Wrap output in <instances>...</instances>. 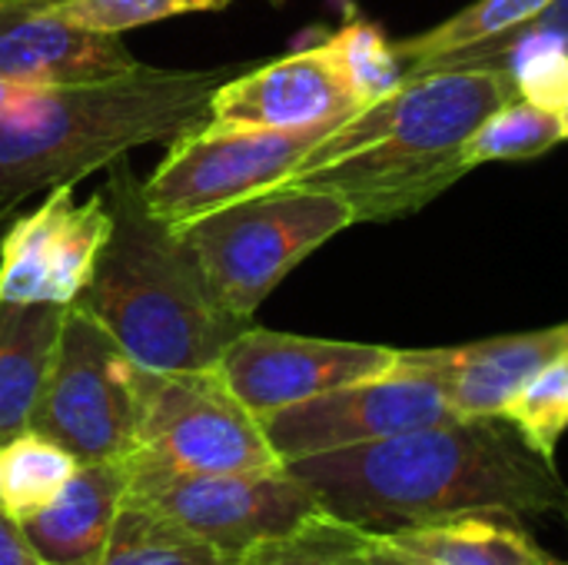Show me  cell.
<instances>
[{
    "label": "cell",
    "instance_id": "1",
    "mask_svg": "<svg viewBox=\"0 0 568 565\" xmlns=\"http://www.w3.org/2000/svg\"><path fill=\"white\" fill-rule=\"evenodd\" d=\"M320 506L366 533L466 513L568 516V486L503 416L449 420L286 463Z\"/></svg>",
    "mask_w": 568,
    "mask_h": 565
},
{
    "label": "cell",
    "instance_id": "2",
    "mask_svg": "<svg viewBox=\"0 0 568 565\" xmlns=\"http://www.w3.org/2000/svg\"><path fill=\"white\" fill-rule=\"evenodd\" d=\"M516 83L499 67H436L406 77L389 97L346 117L283 186L339 193L356 223L399 220L469 173L463 150L473 130Z\"/></svg>",
    "mask_w": 568,
    "mask_h": 565
},
{
    "label": "cell",
    "instance_id": "3",
    "mask_svg": "<svg viewBox=\"0 0 568 565\" xmlns=\"http://www.w3.org/2000/svg\"><path fill=\"white\" fill-rule=\"evenodd\" d=\"M103 196L110 236L77 303L143 370H213L250 323L216 303L183 226L146 206L130 157L106 167Z\"/></svg>",
    "mask_w": 568,
    "mask_h": 565
},
{
    "label": "cell",
    "instance_id": "4",
    "mask_svg": "<svg viewBox=\"0 0 568 565\" xmlns=\"http://www.w3.org/2000/svg\"><path fill=\"white\" fill-rule=\"evenodd\" d=\"M230 73L136 63L116 77L33 90L17 113L0 117V220L43 190L113 167L136 147L203 127L210 93Z\"/></svg>",
    "mask_w": 568,
    "mask_h": 565
},
{
    "label": "cell",
    "instance_id": "5",
    "mask_svg": "<svg viewBox=\"0 0 568 565\" xmlns=\"http://www.w3.org/2000/svg\"><path fill=\"white\" fill-rule=\"evenodd\" d=\"M353 223V206L339 193L276 186L200 216L183 233L216 303L250 323L290 270Z\"/></svg>",
    "mask_w": 568,
    "mask_h": 565
},
{
    "label": "cell",
    "instance_id": "6",
    "mask_svg": "<svg viewBox=\"0 0 568 565\" xmlns=\"http://www.w3.org/2000/svg\"><path fill=\"white\" fill-rule=\"evenodd\" d=\"M30 430L80 463L126 460L136 446L140 366L80 303L63 313Z\"/></svg>",
    "mask_w": 568,
    "mask_h": 565
},
{
    "label": "cell",
    "instance_id": "7",
    "mask_svg": "<svg viewBox=\"0 0 568 565\" xmlns=\"http://www.w3.org/2000/svg\"><path fill=\"white\" fill-rule=\"evenodd\" d=\"M146 473H253L286 466L260 416L213 370L153 373L140 366V430L126 456Z\"/></svg>",
    "mask_w": 568,
    "mask_h": 565
},
{
    "label": "cell",
    "instance_id": "8",
    "mask_svg": "<svg viewBox=\"0 0 568 565\" xmlns=\"http://www.w3.org/2000/svg\"><path fill=\"white\" fill-rule=\"evenodd\" d=\"M343 120L333 117L296 130H220L206 123L186 130L170 140L163 163L143 180V200L166 223L186 226L283 186Z\"/></svg>",
    "mask_w": 568,
    "mask_h": 565
},
{
    "label": "cell",
    "instance_id": "9",
    "mask_svg": "<svg viewBox=\"0 0 568 565\" xmlns=\"http://www.w3.org/2000/svg\"><path fill=\"white\" fill-rule=\"evenodd\" d=\"M130 496L213 546L230 565L326 513L286 466L253 473L130 470Z\"/></svg>",
    "mask_w": 568,
    "mask_h": 565
},
{
    "label": "cell",
    "instance_id": "10",
    "mask_svg": "<svg viewBox=\"0 0 568 565\" xmlns=\"http://www.w3.org/2000/svg\"><path fill=\"white\" fill-rule=\"evenodd\" d=\"M459 420L436 383L393 363V370L339 386L316 400L263 416L266 440L283 463L389 440L409 430Z\"/></svg>",
    "mask_w": 568,
    "mask_h": 565
},
{
    "label": "cell",
    "instance_id": "11",
    "mask_svg": "<svg viewBox=\"0 0 568 565\" xmlns=\"http://www.w3.org/2000/svg\"><path fill=\"white\" fill-rule=\"evenodd\" d=\"M110 236L103 190L77 200L73 186H57L27 216L7 220L0 236V300L70 306L93 280Z\"/></svg>",
    "mask_w": 568,
    "mask_h": 565
},
{
    "label": "cell",
    "instance_id": "12",
    "mask_svg": "<svg viewBox=\"0 0 568 565\" xmlns=\"http://www.w3.org/2000/svg\"><path fill=\"white\" fill-rule=\"evenodd\" d=\"M396 350L346 340H316L246 326L220 356L216 373L233 396L253 413L270 416L286 406L316 400L339 386L393 370Z\"/></svg>",
    "mask_w": 568,
    "mask_h": 565
},
{
    "label": "cell",
    "instance_id": "13",
    "mask_svg": "<svg viewBox=\"0 0 568 565\" xmlns=\"http://www.w3.org/2000/svg\"><path fill=\"white\" fill-rule=\"evenodd\" d=\"M359 103L329 50L313 43L216 83L206 127L220 130H296L356 113Z\"/></svg>",
    "mask_w": 568,
    "mask_h": 565
},
{
    "label": "cell",
    "instance_id": "14",
    "mask_svg": "<svg viewBox=\"0 0 568 565\" xmlns=\"http://www.w3.org/2000/svg\"><path fill=\"white\" fill-rule=\"evenodd\" d=\"M566 353V323L532 333L493 336L443 350H396V366L443 390L456 416H503L509 400L552 360Z\"/></svg>",
    "mask_w": 568,
    "mask_h": 565
},
{
    "label": "cell",
    "instance_id": "15",
    "mask_svg": "<svg viewBox=\"0 0 568 565\" xmlns=\"http://www.w3.org/2000/svg\"><path fill=\"white\" fill-rule=\"evenodd\" d=\"M113 33L67 23L50 0H0V73L27 87H67L133 70Z\"/></svg>",
    "mask_w": 568,
    "mask_h": 565
},
{
    "label": "cell",
    "instance_id": "16",
    "mask_svg": "<svg viewBox=\"0 0 568 565\" xmlns=\"http://www.w3.org/2000/svg\"><path fill=\"white\" fill-rule=\"evenodd\" d=\"M126 496V460L80 463L63 493L40 513L20 519V526L43 565H80L106 543Z\"/></svg>",
    "mask_w": 568,
    "mask_h": 565
},
{
    "label": "cell",
    "instance_id": "17",
    "mask_svg": "<svg viewBox=\"0 0 568 565\" xmlns=\"http://www.w3.org/2000/svg\"><path fill=\"white\" fill-rule=\"evenodd\" d=\"M439 67H499L523 100L556 110L568 83V0H552L532 20L453 53Z\"/></svg>",
    "mask_w": 568,
    "mask_h": 565
},
{
    "label": "cell",
    "instance_id": "18",
    "mask_svg": "<svg viewBox=\"0 0 568 565\" xmlns=\"http://www.w3.org/2000/svg\"><path fill=\"white\" fill-rule=\"evenodd\" d=\"M379 536L429 565H562L526 533L523 519L499 513H466Z\"/></svg>",
    "mask_w": 568,
    "mask_h": 565
},
{
    "label": "cell",
    "instance_id": "19",
    "mask_svg": "<svg viewBox=\"0 0 568 565\" xmlns=\"http://www.w3.org/2000/svg\"><path fill=\"white\" fill-rule=\"evenodd\" d=\"M67 306L0 300V446L30 430V416Z\"/></svg>",
    "mask_w": 568,
    "mask_h": 565
},
{
    "label": "cell",
    "instance_id": "20",
    "mask_svg": "<svg viewBox=\"0 0 568 565\" xmlns=\"http://www.w3.org/2000/svg\"><path fill=\"white\" fill-rule=\"evenodd\" d=\"M80 565H230L213 546L126 496L106 543Z\"/></svg>",
    "mask_w": 568,
    "mask_h": 565
},
{
    "label": "cell",
    "instance_id": "21",
    "mask_svg": "<svg viewBox=\"0 0 568 565\" xmlns=\"http://www.w3.org/2000/svg\"><path fill=\"white\" fill-rule=\"evenodd\" d=\"M549 3L552 0H476L469 7H463L459 13H453L449 20H443L409 40H399L396 43L399 63H403L406 77L436 70L446 57L509 33L513 27L542 13Z\"/></svg>",
    "mask_w": 568,
    "mask_h": 565
},
{
    "label": "cell",
    "instance_id": "22",
    "mask_svg": "<svg viewBox=\"0 0 568 565\" xmlns=\"http://www.w3.org/2000/svg\"><path fill=\"white\" fill-rule=\"evenodd\" d=\"M80 470V460L37 430H23L0 446V500L17 519L50 506Z\"/></svg>",
    "mask_w": 568,
    "mask_h": 565
},
{
    "label": "cell",
    "instance_id": "23",
    "mask_svg": "<svg viewBox=\"0 0 568 565\" xmlns=\"http://www.w3.org/2000/svg\"><path fill=\"white\" fill-rule=\"evenodd\" d=\"M562 137L559 113L539 107L532 100L513 97L499 110H493L466 140L463 160L469 170L483 163H506V160H532L552 150Z\"/></svg>",
    "mask_w": 568,
    "mask_h": 565
},
{
    "label": "cell",
    "instance_id": "24",
    "mask_svg": "<svg viewBox=\"0 0 568 565\" xmlns=\"http://www.w3.org/2000/svg\"><path fill=\"white\" fill-rule=\"evenodd\" d=\"M326 43L359 107H369L406 83L396 43H389V37L373 20L356 17L343 23L333 37H326Z\"/></svg>",
    "mask_w": 568,
    "mask_h": 565
},
{
    "label": "cell",
    "instance_id": "25",
    "mask_svg": "<svg viewBox=\"0 0 568 565\" xmlns=\"http://www.w3.org/2000/svg\"><path fill=\"white\" fill-rule=\"evenodd\" d=\"M233 565H376L366 553V529L329 513L306 519L300 529L270 539Z\"/></svg>",
    "mask_w": 568,
    "mask_h": 565
},
{
    "label": "cell",
    "instance_id": "26",
    "mask_svg": "<svg viewBox=\"0 0 568 565\" xmlns=\"http://www.w3.org/2000/svg\"><path fill=\"white\" fill-rule=\"evenodd\" d=\"M503 420L536 450L542 460L556 463V450L568 433V356L546 363L506 406Z\"/></svg>",
    "mask_w": 568,
    "mask_h": 565
},
{
    "label": "cell",
    "instance_id": "27",
    "mask_svg": "<svg viewBox=\"0 0 568 565\" xmlns=\"http://www.w3.org/2000/svg\"><path fill=\"white\" fill-rule=\"evenodd\" d=\"M50 7L80 30L120 37L123 30H136L156 20L226 10L230 0H50Z\"/></svg>",
    "mask_w": 568,
    "mask_h": 565
},
{
    "label": "cell",
    "instance_id": "28",
    "mask_svg": "<svg viewBox=\"0 0 568 565\" xmlns=\"http://www.w3.org/2000/svg\"><path fill=\"white\" fill-rule=\"evenodd\" d=\"M0 565H43L17 516L0 506Z\"/></svg>",
    "mask_w": 568,
    "mask_h": 565
},
{
    "label": "cell",
    "instance_id": "29",
    "mask_svg": "<svg viewBox=\"0 0 568 565\" xmlns=\"http://www.w3.org/2000/svg\"><path fill=\"white\" fill-rule=\"evenodd\" d=\"M366 553H369V559L376 565H429L423 563V559H416V556H409V553H403V549H396L379 533H366Z\"/></svg>",
    "mask_w": 568,
    "mask_h": 565
},
{
    "label": "cell",
    "instance_id": "30",
    "mask_svg": "<svg viewBox=\"0 0 568 565\" xmlns=\"http://www.w3.org/2000/svg\"><path fill=\"white\" fill-rule=\"evenodd\" d=\"M33 90H40V87H27V83H17V80H10V77L0 73V117L17 113L30 100Z\"/></svg>",
    "mask_w": 568,
    "mask_h": 565
},
{
    "label": "cell",
    "instance_id": "31",
    "mask_svg": "<svg viewBox=\"0 0 568 565\" xmlns=\"http://www.w3.org/2000/svg\"><path fill=\"white\" fill-rule=\"evenodd\" d=\"M556 113H559V123H562V137L568 140V83L562 97H559V103H556Z\"/></svg>",
    "mask_w": 568,
    "mask_h": 565
},
{
    "label": "cell",
    "instance_id": "32",
    "mask_svg": "<svg viewBox=\"0 0 568 565\" xmlns=\"http://www.w3.org/2000/svg\"><path fill=\"white\" fill-rule=\"evenodd\" d=\"M3 230H7V220H0V236H3Z\"/></svg>",
    "mask_w": 568,
    "mask_h": 565
},
{
    "label": "cell",
    "instance_id": "33",
    "mask_svg": "<svg viewBox=\"0 0 568 565\" xmlns=\"http://www.w3.org/2000/svg\"><path fill=\"white\" fill-rule=\"evenodd\" d=\"M566 356H568V323H566Z\"/></svg>",
    "mask_w": 568,
    "mask_h": 565
},
{
    "label": "cell",
    "instance_id": "34",
    "mask_svg": "<svg viewBox=\"0 0 568 565\" xmlns=\"http://www.w3.org/2000/svg\"><path fill=\"white\" fill-rule=\"evenodd\" d=\"M0 506H3V500H0Z\"/></svg>",
    "mask_w": 568,
    "mask_h": 565
},
{
    "label": "cell",
    "instance_id": "35",
    "mask_svg": "<svg viewBox=\"0 0 568 565\" xmlns=\"http://www.w3.org/2000/svg\"><path fill=\"white\" fill-rule=\"evenodd\" d=\"M273 3H280V0H273Z\"/></svg>",
    "mask_w": 568,
    "mask_h": 565
}]
</instances>
